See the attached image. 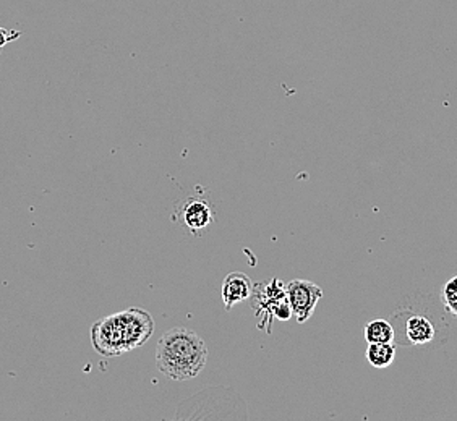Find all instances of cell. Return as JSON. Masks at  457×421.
Here are the masks:
<instances>
[{
  "instance_id": "obj_1",
  "label": "cell",
  "mask_w": 457,
  "mask_h": 421,
  "mask_svg": "<svg viewBox=\"0 0 457 421\" xmlns=\"http://www.w3.org/2000/svg\"><path fill=\"white\" fill-rule=\"evenodd\" d=\"M153 334V316L143 308H129L96 321L91 327V343L99 355L111 359L145 345Z\"/></svg>"
},
{
  "instance_id": "obj_2",
  "label": "cell",
  "mask_w": 457,
  "mask_h": 421,
  "mask_svg": "<svg viewBox=\"0 0 457 421\" xmlns=\"http://www.w3.org/2000/svg\"><path fill=\"white\" fill-rule=\"evenodd\" d=\"M208 361V347L202 335L187 327H174L156 345L158 369L174 381L194 379Z\"/></svg>"
},
{
  "instance_id": "obj_6",
  "label": "cell",
  "mask_w": 457,
  "mask_h": 421,
  "mask_svg": "<svg viewBox=\"0 0 457 421\" xmlns=\"http://www.w3.org/2000/svg\"><path fill=\"white\" fill-rule=\"evenodd\" d=\"M405 341L411 345H427L436 339V327L430 318L423 313L409 311L403 319Z\"/></svg>"
},
{
  "instance_id": "obj_3",
  "label": "cell",
  "mask_w": 457,
  "mask_h": 421,
  "mask_svg": "<svg viewBox=\"0 0 457 421\" xmlns=\"http://www.w3.org/2000/svg\"><path fill=\"white\" fill-rule=\"evenodd\" d=\"M287 299L292 308V315L297 323H307L317 310L318 301L323 299V289L315 282L305 279H294L286 285Z\"/></svg>"
},
{
  "instance_id": "obj_4",
  "label": "cell",
  "mask_w": 457,
  "mask_h": 421,
  "mask_svg": "<svg viewBox=\"0 0 457 421\" xmlns=\"http://www.w3.org/2000/svg\"><path fill=\"white\" fill-rule=\"evenodd\" d=\"M176 219L182 227L192 234L200 237L203 234H206L214 220V210H212V204L203 200V198H188L184 202H180L177 206Z\"/></svg>"
},
{
  "instance_id": "obj_8",
  "label": "cell",
  "mask_w": 457,
  "mask_h": 421,
  "mask_svg": "<svg viewBox=\"0 0 457 421\" xmlns=\"http://www.w3.org/2000/svg\"><path fill=\"white\" fill-rule=\"evenodd\" d=\"M396 359V345L393 343H369L367 360L373 368H387Z\"/></svg>"
},
{
  "instance_id": "obj_5",
  "label": "cell",
  "mask_w": 457,
  "mask_h": 421,
  "mask_svg": "<svg viewBox=\"0 0 457 421\" xmlns=\"http://www.w3.org/2000/svg\"><path fill=\"white\" fill-rule=\"evenodd\" d=\"M287 299V290L279 279H273L268 285L258 284L252 293V307L256 316L264 315L268 321V333L271 329V321L274 319V308Z\"/></svg>"
},
{
  "instance_id": "obj_7",
  "label": "cell",
  "mask_w": 457,
  "mask_h": 421,
  "mask_svg": "<svg viewBox=\"0 0 457 421\" xmlns=\"http://www.w3.org/2000/svg\"><path fill=\"white\" fill-rule=\"evenodd\" d=\"M255 285L244 272H230L222 282V301L226 310H232L240 301L252 299Z\"/></svg>"
},
{
  "instance_id": "obj_9",
  "label": "cell",
  "mask_w": 457,
  "mask_h": 421,
  "mask_svg": "<svg viewBox=\"0 0 457 421\" xmlns=\"http://www.w3.org/2000/svg\"><path fill=\"white\" fill-rule=\"evenodd\" d=\"M396 329L387 319H373L365 326V341L369 343H395Z\"/></svg>"
},
{
  "instance_id": "obj_10",
  "label": "cell",
  "mask_w": 457,
  "mask_h": 421,
  "mask_svg": "<svg viewBox=\"0 0 457 421\" xmlns=\"http://www.w3.org/2000/svg\"><path fill=\"white\" fill-rule=\"evenodd\" d=\"M443 303L446 311L457 318V276L451 277L443 289Z\"/></svg>"
},
{
  "instance_id": "obj_11",
  "label": "cell",
  "mask_w": 457,
  "mask_h": 421,
  "mask_svg": "<svg viewBox=\"0 0 457 421\" xmlns=\"http://www.w3.org/2000/svg\"><path fill=\"white\" fill-rule=\"evenodd\" d=\"M10 39H13V37H12V36L7 37V31H5V29H0V47L5 45L7 41H10Z\"/></svg>"
}]
</instances>
